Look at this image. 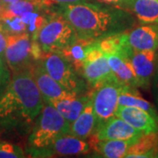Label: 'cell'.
Masks as SVG:
<instances>
[{"label": "cell", "instance_id": "6da1fadb", "mask_svg": "<svg viewBox=\"0 0 158 158\" xmlns=\"http://www.w3.org/2000/svg\"><path fill=\"white\" fill-rule=\"evenodd\" d=\"M72 25L78 39L98 40L124 33L136 25L130 11L100 3L57 5L56 11Z\"/></svg>", "mask_w": 158, "mask_h": 158}, {"label": "cell", "instance_id": "7a4b0ae2", "mask_svg": "<svg viewBox=\"0 0 158 158\" xmlns=\"http://www.w3.org/2000/svg\"><path fill=\"white\" fill-rule=\"evenodd\" d=\"M32 69L12 73L0 97V123L12 119L32 123L42 110L44 99L35 83Z\"/></svg>", "mask_w": 158, "mask_h": 158}, {"label": "cell", "instance_id": "3957f363", "mask_svg": "<svg viewBox=\"0 0 158 158\" xmlns=\"http://www.w3.org/2000/svg\"><path fill=\"white\" fill-rule=\"evenodd\" d=\"M70 123L59 113L50 103L44 101L42 110L35 120L29 136L32 148L42 149L50 146L58 137L69 134Z\"/></svg>", "mask_w": 158, "mask_h": 158}, {"label": "cell", "instance_id": "277c9868", "mask_svg": "<svg viewBox=\"0 0 158 158\" xmlns=\"http://www.w3.org/2000/svg\"><path fill=\"white\" fill-rule=\"evenodd\" d=\"M77 39L72 25L60 13L54 11L49 13L34 40L45 55L51 52L61 53Z\"/></svg>", "mask_w": 158, "mask_h": 158}, {"label": "cell", "instance_id": "5b68a950", "mask_svg": "<svg viewBox=\"0 0 158 158\" xmlns=\"http://www.w3.org/2000/svg\"><path fill=\"white\" fill-rule=\"evenodd\" d=\"M41 62L47 72L66 90L77 96L83 95L86 90L87 84L85 79L62 54L56 52L45 54Z\"/></svg>", "mask_w": 158, "mask_h": 158}, {"label": "cell", "instance_id": "8992f818", "mask_svg": "<svg viewBox=\"0 0 158 158\" xmlns=\"http://www.w3.org/2000/svg\"><path fill=\"white\" fill-rule=\"evenodd\" d=\"M123 85L115 77L93 89L91 98L96 117V130L110 118L116 116L118 96Z\"/></svg>", "mask_w": 158, "mask_h": 158}, {"label": "cell", "instance_id": "52a82bcc", "mask_svg": "<svg viewBox=\"0 0 158 158\" xmlns=\"http://www.w3.org/2000/svg\"><path fill=\"white\" fill-rule=\"evenodd\" d=\"M6 61L12 73L32 69L38 62L33 51V40L27 33L7 36Z\"/></svg>", "mask_w": 158, "mask_h": 158}, {"label": "cell", "instance_id": "ba28073f", "mask_svg": "<svg viewBox=\"0 0 158 158\" xmlns=\"http://www.w3.org/2000/svg\"><path fill=\"white\" fill-rule=\"evenodd\" d=\"M81 77L91 88H96L109 79L115 77L109 66L107 56L98 45V41H94L86 54L81 71Z\"/></svg>", "mask_w": 158, "mask_h": 158}, {"label": "cell", "instance_id": "9c48e42d", "mask_svg": "<svg viewBox=\"0 0 158 158\" xmlns=\"http://www.w3.org/2000/svg\"><path fill=\"white\" fill-rule=\"evenodd\" d=\"M120 36L125 44L134 50L158 49V24H143L121 33Z\"/></svg>", "mask_w": 158, "mask_h": 158}, {"label": "cell", "instance_id": "30bf717a", "mask_svg": "<svg viewBox=\"0 0 158 158\" xmlns=\"http://www.w3.org/2000/svg\"><path fill=\"white\" fill-rule=\"evenodd\" d=\"M35 83L44 101L50 103L55 100L69 99L77 95L73 94L62 88L55 79L51 77L42 65L41 60L34 64L32 69Z\"/></svg>", "mask_w": 158, "mask_h": 158}, {"label": "cell", "instance_id": "8fae6325", "mask_svg": "<svg viewBox=\"0 0 158 158\" xmlns=\"http://www.w3.org/2000/svg\"><path fill=\"white\" fill-rule=\"evenodd\" d=\"M127 53L135 74L137 86L148 88L155 73L156 51H137L127 46Z\"/></svg>", "mask_w": 158, "mask_h": 158}, {"label": "cell", "instance_id": "7c38bea8", "mask_svg": "<svg viewBox=\"0 0 158 158\" xmlns=\"http://www.w3.org/2000/svg\"><path fill=\"white\" fill-rule=\"evenodd\" d=\"M144 134L133 127L124 119L114 116L95 131L98 140H121L136 142Z\"/></svg>", "mask_w": 158, "mask_h": 158}, {"label": "cell", "instance_id": "4fadbf2b", "mask_svg": "<svg viewBox=\"0 0 158 158\" xmlns=\"http://www.w3.org/2000/svg\"><path fill=\"white\" fill-rule=\"evenodd\" d=\"M115 115L144 135L158 133V119L142 109L118 106Z\"/></svg>", "mask_w": 158, "mask_h": 158}, {"label": "cell", "instance_id": "5bb4252c", "mask_svg": "<svg viewBox=\"0 0 158 158\" xmlns=\"http://www.w3.org/2000/svg\"><path fill=\"white\" fill-rule=\"evenodd\" d=\"M48 148L59 156H76L88 154L93 149L92 142L89 139H82L70 134L58 137Z\"/></svg>", "mask_w": 158, "mask_h": 158}, {"label": "cell", "instance_id": "9a60e30c", "mask_svg": "<svg viewBox=\"0 0 158 158\" xmlns=\"http://www.w3.org/2000/svg\"><path fill=\"white\" fill-rule=\"evenodd\" d=\"M96 131V117L92 106V98L85 105L82 113L70 124L69 134L82 139H89Z\"/></svg>", "mask_w": 158, "mask_h": 158}, {"label": "cell", "instance_id": "2e32d148", "mask_svg": "<svg viewBox=\"0 0 158 158\" xmlns=\"http://www.w3.org/2000/svg\"><path fill=\"white\" fill-rule=\"evenodd\" d=\"M90 139L93 149L106 158L126 157L130 147L135 143L121 140H98L94 135L90 136Z\"/></svg>", "mask_w": 158, "mask_h": 158}, {"label": "cell", "instance_id": "e0dca14e", "mask_svg": "<svg viewBox=\"0 0 158 158\" xmlns=\"http://www.w3.org/2000/svg\"><path fill=\"white\" fill-rule=\"evenodd\" d=\"M127 11L139 24H158V0H131Z\"/></svg>", "mask_w": 158, "mask_h": 158}, {"label": "cell", "instance_id": "ac0fdd59", "mask_svg": "<svg viewBox=\"0 0 158 158\" xmlns=\"http://www.w3.org/2000/svg\"><path fill=\"white\" fill-rule=\"evenodd\" d=\"M91 98V92L86 95H79L69 99H61L50 102V104L56 109L59 113L62 115L70 124L82 113L85 105Z\"/></svg>", "mask_w": 158, "mask_h": 158}, {"label": "cell", "instance_id": "d6986e66", "mask_svg": "<svg viewBox=\"0 0 158 158\" xmlns=\"http://www.w3.org/2000/svg\"><path fill=\"white\" fill-rule=\"evenodd\" d=\"M118 106L140 108L149 113L158 119V113L156 108L150 102L141 96L140 92L137 90V87L135 86L123 85L118 96Z\"/></svg>", "mask_w": 158, "mask_h": 158}, {"label": "cell", "instance_id": "ffe728a7", "mask_svg": "<svg viewBox=\"0 0 158 158\" xmlns=\"http://www.w3.org/2000/svg\"><path fill=\"white\" fill-rule=\"evenodd\" d=\"M96 40L77 39L73 44L69 46L67 48L63 49L60 53L67 59V61L74 67L76 71L81 76L83 64L86 57V54L91 44Z\"/></svg>", "mask_w": 158, "mask_h": 158}, {"label": "cell", "instance_id": "44dd1931", "mask_svg": "<svg viewBox=\"0 0 158 158\" xmlns=\"http://www.w3.org/2000/svg\"><path fill=\"white\" fill-rule=\"evenodd\" d=\"M158 149V133L143 135L128 149L126 157H156Z\"/></svg>", "mask_w": 158, "mask_h": 158}, {"label": "cell", "instance_id": "7402d4cb", "mask_svg": "<svg viewBox=\"0 0 158 158\" xmlns=\"http://www.w3.org/2000/svg\"><path fill=\"white\" fill-rule=\"evenodd\" d=\"M47 7L48 6L44 0H20L6 5L4 13L0 18L22 16L27 12L40 11Z\"/></svg>", "mask_w": 158, "mask_h": 158}, {"label": "cell", "instance_id": "603a6c76", "mask_svg": "<svg viewBox=\"0 0 158 158\" xmlns=\"http://www.w3.org/2000/svg\"><path fill=\"white\" fill-rule=\"evenodd\" d=\"M20 17L26 25L27 34H28L34 40L40 29L47 21L48 15H47V12H42V10H40L27 12Z\"/></svg>", "mask_w": 158, "mask_h": 158}, {"label": "cell", "instance_id": "cb8c5ba5", "mask_svg": "<svg viewBox=\"0 0 158 158\" xmlns=\"http://www.w3.org/2000/svg\"><path fill=\"white\" fill-rule=\"evenodd\" d=\"M0 20L8 34H19L27 33L26 25L23 22L20 16L13 17H2Z\"/></svg>", "mask_w": 158, "mask_h": 158}, {"label": "cell", "instance_id": "d4e9b609", "mask_svg": "<svg viewBox=\"0 0 158 158\" xmlns=\"http://www.w3.org/2000/svg\"><path fill=\"white\" fill-rule=\"evenodd\" d=\"M25 156L22 148L17 145L0 142V158H21Z\"/></svg>", "mask_w": 158, "mask_h": 158}, {"label": "cell", "instance_id": "484cf974", "mask_svg": "<svg viewBox=\"0 0 158 158\" xmlns=\"http://www.w3.org/2000/svg\"><path fill=\"white\" fill-rule=\"evenodd\" d=\"M11 79L10 69L6 63V59L0 56V88L7 85Z\"/></svg>", "mask_w": 158, "mask_h": 158}, {"label": "cell", "instance_id": "4316f807", "mask_svg": "<svg viewBox=\"0 0 158 158\" xmlns=\"http://www.w3.org/2000/svg\"><path fill=\"white\" fill-rule=\"evenodd\" d=\"M95 1L98 3H100V4L114 6V7L127 11L128 5H129L131 0H95Z\"/></svg>", "mask_w": 158, "mask_h": 158}, {"label": "cell", "instance_id": "83f0119b", "mask_svg": "<svg viewBox=\"0 0 158 158\" xmlns=\"http://www.w3.org/2000/svg\"><path fill=\"white\" fill-rule=\"evenodd\" d=\"M8 35L9 34H7L6 30L0 20V56L4 59H6V48Z\"/></svg>", "mask_w": 158, "mask_h": 158}, {"label": "cell", "instance_id": "f1b7e54d", "mask_svg": "<svg viewBox=\"0 0 158 158\" xmlns=\"http://www.w3.org/2000/svg\"><path fill=\"white\" fill-rule=\"evenodd\" d=\"M48 6H52L54 5H66V4H77L82 2H88L90 0H44Z\"/></svg>", "mask_w": 158, "mask_h": 158}, {"label": "cell", "instance_id": "f546056e", "mask_svg": "<svg viewBox=\"0 0 158 158\" xmlns=\"http://www.w3.org/2000/svg\"><path fill=\"white\" fill-rule=\"evenodd\" d=\"M5 7H6V5L3 3V1H2V0H0V17H1V16H2V14L4 13Z\"/></svg>", "mask_w": 158, "mask_h": 158}, {"label": "cell", "instance_id": "4dcf8cb0", "mask_svg": "<svg viewBox=\"0 0 158 158\" xmlns=\"http://www.w3.org/2000/svg\"><path fill=\"white\" fill-rule=\"evenodd\" d=\"M3 3L5 5H7V4H11V3H13V2H17V1H20V0H2Z\"/></svg>", "mask_w": 158, "mask_h": 158}, {"label": "cell", "instance_id": "1f68e13d", "mask_svg": "<svg viewBox=\"0 0 158 158\" xmlns=\"http://www.w3.org/2000/svg\"><path fill=\"white\" fill-rule=\"evenodd\" d=\"M156 95H157V99H158V81L156 84Z\"/></svg>", "mask_w": 158, "mask_h": 158}, {"label": "cell", "instance_id": "d6a6232c", "mask_svg": "<svg viewBox=\"0 0 158 158\" xmlns=\"http://www.w3.org/2000/svg\"><path fill=\"white\" fill-rule=\"evenodd\" d=\"M156 157H158V149H157V152L156 154Z\"/></svg>", "mask_w": 158, "mask_h": 158}]
</instances>
